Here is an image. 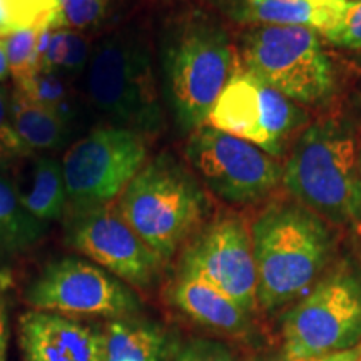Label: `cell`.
<instances>
[{
    "label": "cell",
    "mask_w": 361,
    "mask_h": 361,
    "mask_svg": "<svg viewBox=\"0 0 361 361\" xmlns=\"http://www.w3.org/2000/svg\"><path fill=\"white\" fill-rule=\"evenodd\" d=\"M358 169H360V179H361V144L358 147Z\"/></svg>",
    "instance_id": "e575fe53"
},
{
    "label": "cell",
    "mask_w": 361,
    "mask_h": 361,
    "mask_svg": "<svg viewBox=\"0 0 361 361\" xmlns=\"http://www.w3.org/2000/svg\"><path fill=\"white\" fill-rule=\"evenodd\" d=\"M348 2H358V0H348Z\"/></svg>",
    "instance_id": "8d00e7d4"
},
{
    "label": "cell",
    "mask_w": 361,
    "mask_h": 361,
    "mask_svg": "<svg viewBox=\"0 0 361 361\" xmlns=\"http://www.w3.org/2000/svg\"><path fill=\"white\" fill-rule=\"evenodd\" d=\"M169 300L180 313L218 335L247 340L255 335V314L209 283L180 273L169 286Z\"/></svg>",
    "instance_id": "9a60e30c"
},
{
    "label": "cell",
    "mask_w": 361,
    "mask_h": 361,
    "mask_svg": "<svg viewBox=\"0 0 361 361\" xmlns=\"http://www.w3.org/2000/svg\"><path fill=\"white\" fill-rule=\"evenodd\" d=\"M360 66H361V57H360Z\"/></svg>",
    "instance_id": "74e56055"
},
{
    "label": "cell",
    "mask_w": 361,
    "mask_h": 361,
    "mask_svg": "<svg viewBox=\"0 0 361 361\" xmlns=\"http://www.w3.org/2000/svg\"><path fill=\"white\" fill-rule=\"evenodd\" d=\"M7 346H8V322L6 303L0 300V361H7Z\"/></svg>",
    "instance_id": "f546056e"
},
{
    "label": "cell",
    "mask_w": 361,
    "mask_h": 361,
    "mask_svg": "<svg viewBox=\"0 0 361 361\" xmlns=\"http://www.w3.org/2000/svg\"><path fill=\"white\" fill-rule=\"evenodd\" d=\"M147 137L134 130L106 126L67 149L64 169L67 207L72 214L112 204L144 168Z\"/></svg>",
    "instance_id": "ba28073f"
},
{
    "label": "cell",
    "mask_w": 361,
    "mask_h": 361,
    "mask_svg": "<svg viewBox=\"0 0 361 361\" xmlns=\"http://www.w3.org/2000/svg\"><path fill=\"white\" fill-rule=\"evenodd\" d=\"M358 147L346 121L328 117L311 124L283 166V186L326 223L361 231Z\"/></svg>",
    "instance_id": "7a4b0ae2"
},
{
    "label": "cell",
    "mask_w": 361,
    "mask_h": 361,
    "mask_svg": "<svg viewBox=\"0 0 361 361\" xmlns=\"http://www.w3.org/2000/svg\"><path fill=\"white\" fill-rule=\"evenodd\" d=\"M186 157L211 192L233 204L264 200L283 179L278 157L211 126L191 133Z\"/></svg>",
    "instance_id": "30bf717a"
},
{
    "label": "cell",
    "mask_w": 361,
    "mask_h": 361,
    "mask_svg": "<svg viewBox=\"0 0 361 361\" xmlns=\"http://www.w3.org/2000/svg\"><path fill=\"white\" fill-rule=\"evenodd\" d=\"M11 32L57 30L59 0H0Z\"/></svg>",
    "instance_id": "603a6c76"
},
{
    "label": "cell",
    "mask_w": 361,
    "mask_h": 361,
    "mask_svg": "<svg viewBox=\"0 0 361 361\" xmlns=\"http://www.w3.org/2000/svg\"><path fill=\"white\" fill-rule=\"evenodd\" d=\"M174 361H239L234 351L223 341L196 338L188 341L176 355Z\"/></svg>",
    "instance_id": "4316f807"
},
{
    "label": "cell",
    "mask_w": 361,
    "mask_h": 361,
    "mask_svg": "<svg viewBox=\"0 0 361 361\" xmlns=\"http://www.w3.org/2000/svg\"><path fill=\"white\" fill-rule=\"evenodd\" d=\"M25 211L39 223L61 219L67 209V189L62 162L56 157H39L34 162L30 183L20 191Z\"/></svg>",
    "instance_id": "d6986e66"
},
{
    "label": "cell",
    "mask_w": 361,
    "mask_h": 361,
    "mask_svg": "<svg viewBox=\"0 0 361 361\" xmlns=\"http://www.w3.org/2000/svg\"><path fill=\"white\" fill-rule=\"evenodd\" d=\"M11 29H8L7 20H6V12H4L2 2H0V39H6L7 35H11Z\"/></svg>",
    "instance_id": "d6a6232c"
},
{
    "label": "cell",
    "mask_w": 361,
    "mask_h": 361,
    "mask_svg": "<svg viewBox=\"0 0 361 361\" xmlns=\"http://www.w3.org/2000/svg\"><path fill=\"white\" fill-rule=\"evenodd\" d=\"M258 276V308L264 313L295 305L333 263L331 224L298 201L273 202L251 224Z\"/></svg>",
    "instance_id": "6da1fadb"
},
{
    "label": "cell",
    "mask_w": 361,
    "mask_h": 361,
    "mask_svg": "<svg viewBox=\"0 0 361 361\" xmlns=\"http://www.w3.org/2000/svg\"><path fill=\"white\" fill-rule=\"evenodd\" d=\"M85 89L111 126L149 137L164 128L152 54L142 37L114 34L90 54Z\"/></svg>",
    "instance_id": "5b68a950"
},
{
    "label": "cell",
    "mask_w": 361,
    "mask_h": 361,
    "mask_svg": "<svg viewBox=\"0 0 361 361\" xmlns=\"http://www.w3.org/2000/svg\"><path fill=\"white\" fill-rule=\"evenodd\" d=\"M16 85L17 90L25 97L56 112L66 123L72 124L78 117L79 107L69 80L56 72L39 69L27 78L17 80Z\"/></svg>",
    "instance_id": "44dd1931"
},
{
    "label": "cell",
    "mask_w": 361,
    "mask_h": 361,
    "mask_svg": "<svg viewBox=\"0 0 361 361\" xmlns=\"http://www.w3.org/2000/svg\"><path fill=\"white\" fill-rule=\"evenodd\" d=\"M236 62L228 32L204 17L186 20L169 35L162 71L166 97L180 129L194 133L206 126Z\"/></svg>",
    "instance_id": "277c9868"
},
{
    "label": "cell",
    "mask_w": 361,
    "mask_h": 361,
    "mask_svg": "<svg viewBox=\"0 0 361 361\" xmlns=\"http://www.w3.org/2000/svg\"><path fill=\"white\" fill-rule=\"evenodd\" d=\"M106 12V0H59V29H85L96 25Z\"/></svg>",
    "instance_id": "d4e9b609"
},
{
    "label": "cell",
    "mask_w": 361,
    "mask_h": 361,
    "mask_svg": "<svg viewBox=\"0 0 361 361\" xmlns=\"http://www.w3.org/2000/svg\"><path fill=\"white\" fill-rule=\"evenodd\" d=\"M106 361H168L171 353L169 333L149 319H109L104 326Z\"/></svg>",
    "instance_id": "e0dca14e"
},
{
    "label": "cell",
    "mask_w": 361,
    "mask_h": 361,
    "mask_svg": "<svg viewBox=\"0 0 361 361\" xmlns=\"http://www.w3.org/2000/svg\"><path fill=\"white\" fill-rule=\"evenodd\" d=\"M42 231L44 224L22 206L19 186L0 174V250H25L42 236Z\"/></svg>",
    "instance_id": "ffe728a7"
},
{
    "label": "cell",
    "mask_w": 361,
    "mask_h": 361,
    "mask_svg": "<svg viewBox=\"0 0 361 361\" xmlns=\"http://www.w3.org/2000/svg\"><path fill=\"white\" fill-rule=\"evenodd\" d=\"M17 338L25 361H106L104 329L79 318L27 311L19 318Z\"/></svg>",
    "instance_id": "5bb4252c"
},
{
    "label": "cell",
    "mask_w": 361,
    "mask_h": 361,
    "mask_svg": "<svg viewBox=\"0 0 361 361\" xmlns=\"http://www.w3.org/2000/svg\"><path fill=\"white\" fill-rule=\"evenodd\" d=\"M348 0H238L234 17L246 24L308 27L318 34L333 29Z\"/></svg>",
    "instance_id": "2e32d148"
},
{
    "label": "cell",
    "mask_w": 361,
    "mask_h": 361,
    "mask_svg": "<svg viewBox=\"0 0 361 361\" xmlns=\"http://www.w3.org/2000/svg\"><path fill=\"white\" fill-rule=\"evenodd\" d=\"M328 42L346 49H361V0L348 2L340 22L323 34Z\"/></svg>",
    "instance_id": "484cf974"
},
{
    "label": "cell",
    "mask_w": 361,
    "mask_h": 361,
    "mask_svg": "<svg viewBox=\"0 0 361 361\" xmlns=\"http://www.w3.org/2000/svg\"><path fill=\"white\" fill-rule=\"evenodd\" d=\"M246 71L298 104H322L335 92V71L319 34L308 27L258 25L241 44Z\"/></svg>",
    "instance_id": "52a82bcc"
},
{
    "label": "cell",
    "mask_w": 361,
    "mask_h": 361,
    "mask_svg": "<svg viewBox=\"0 0 361 361\" xmlns=\"http://www.w3.org/2000/svg\"><path fill=\"white\" fill-rule=\"evenodd\" d=\"M361 351V345L355 346V348L351 350H346V351H340V353H331L329 356V361H355L358 358Z\"/></svg>",
    "instance_id": "4dcf8cb0"
},
{
    "label": "cell",
    "mask_w": 361,
    "mask_h": 361,
    "mask_svg": "<svg viewBox=\"0 0 361 361\" xmlns=\"http://www.w3.org/2000/svg\"><path fill=\"white\" fill-rule=\"evenodd\" d=\"M116 206L133 231L164 261L184 250L209 213L200 179L171 154L146 162Z\"/></svg>",
    "instance_id": "3957f363"
},
{
    "label": "cell",
    "mask_w": 361,
    "mask_h": 361,
    "mask_svg": "<svg viewBox=\"0 0 361 361\" xmlns=\"http://www.w3.org/2000/svg\"><path fill=\"white\" fill-rule=\"evenodd\" d=\"M179 271L218 288L252 314L259 310L251 229L239 216L202 226L184 246Z\"/></svg>",
    "instance_id": "7c38bea8"
},
{
    "label": "cell",
    "mask_w": 361,
    "mask_h": 361,
    "mask_svg": "<svg viewBox=\"0 0 361 361\" xmlns=\"http://www.w3.org/2000/svg\"><path fill=\"white\" fill-rule=\"evenodd\" d=\"M0 144L11 154H27L29 152L12 128L11 97H8L7 90L2 87H0Z\"/></svg>",
    "instance_id": "83f0119b"
},
{
    "label": "cell",
    "mask_w": 361,
    "mask_h": 361,
    "mask_svg": "<svg viewBox=\"0 0 361 361\" xmlns=\"http://www.w3.org/2000/svg\"><path fill=\"white\" fill-rule=\"evenodd\" d=\"M25 301L37 311L71 318H129L142 303L133 288L92 261L64 256L54 259L25 290Z\"/></svg>",
    "instance_id": "9c48e42d"
},
{
    "label": "cell",
    "mask_w": 361,
    "mask_h": 361,
    "mask_svg": "<svg viewBox=\"0 0 361 361\" xmlns=\"http://www.w3.org/2000/svg\"><path fill=\"white\" fill-rule=\"evenodd\" d=\"M37 32L39 30L30 29L19 30V32H12L6 39H2L4 51H6L7 56L8 72H11L16 82L40 69L37 54H35Z\"/></svg>",
    "instance_id": "cb8c5ba5"
},
{
    "label": "cell",
    "mask_w": 361,
    "mask_h": 361,
    "mask_svg": "<svg viewBox=\"0 0 361 361\" xmlns=\"http://www.w3.org/2000/svg\"><path fill=\"white\" fill-rule=\"evenodd\" d=\"M306 112L236 62L234 72L207 117V126L245 139L279 157Z\"/></svg>",
    "instance_id": "8fae6325"
},
{
    "label": "cell",
    "mask_w": 361,
    "mask_h": 361,
    "mask_svg": "<svg viewBox=\"0 0 361 361\" xmlns=\"http://www.w3.org/2000/svg\"><path fill=\"white\" fill-rule=\"evenodd\" d=\"M355 361H361V351H360V355H358V358H356Z\"/></svg>",
    "instance_id": "d590c367"
},
{
    "label": "cell",
    "mask_w": 361,
    "mask_h": 361,
    "mask_svg": "<svg viewBox=\"0 0 361 361\" xmlns=\"http://www.w3.org/2000/svg\"><path fill=\"white\" fill-rule=\"evenodd\" d=\"M281 348L298 358L340 353L361 345V261L331 264L283 316Z\"/></svg>",
    "instance_id": "8992f818"
},
{
    "label": "cell",
    "mask_w": 361,
    "mask_h": 361,
    "mask_svg": "<svg viewBox=\"0 0 361 361\" xmlns=\"http://www.w3.org/2000/svg\"><path fill=\"white\" fill-rule=\"evenodd\" d=\"M8 74H11V72H8L7 56H6V51H4L2 39H0V82H2V80H6Z\"/></svg>",
    "instance_id": "1f68e13d"
},
{
    "label": "cell",
    "mask_w": 361,
    "mask_h": 361,
    "mask_svg": "<svg viewBox=\"0 0 361 361\" xmlns=\"http://www.w3.org/2000/svg\"><path fill=\"white\" fill-rule=\"evenodd\" d=\"M66 239L71 247L130 288H151L166 263L112 204L72 214Z\"/></svg>",
    "instance_id": "4fadbf2b"
},
{
    "label": "cell",
    "mask_w": 361,
    "mask_h": 361,
    "mask_svg": "<svg viewBox=\"0 0 361 361\" xmlns=\"http://www.w3.org/2000/svg\"><path fill=\"white\" fill-rule=\"evenodd\" d=\"M329 356L331 355L316 356V358H298V356L288 355L286 351L281 348L279 351H268V353L255 355L250 361H329Z\"/></svg>",
    "instance_id": "f1b7e54d"
},
{
    "label": "cell",
    "mask_w": 361,
    "mask_h": 361,
    "mask_svg": "<svg viewBox=\"0 0 361 361\" xmlns=\"http://www.w3.org/2000/svg\"><path fill=\"white\" fill-rule=\"evenodd\" d=\"M8 156H12L11 152L7 151L6 147L2 146V144H0V166H4L7 162V159H8Z\"/></svg>",
    "instance_id": "836d02e7"
},
{
    "label": "cell",
    "mask_w": 361,
    "mask_h": 361,
    "mask_svg": "<svg viewBox=\"0 0 361 361\" xmlns=\"http://www.w3.org/2000/svg\"><path fill=\"white\" fill-rule=\"evenodd\" d=\"M89 54L87 42L78 32L71 29L54 30L40 69L52 71L71 80L87 69Z\"/></svg>",
    "instance_id": "7402d4cb"
},
{
    "label": "cell",
    "mask_w": 361,
    "mask_h": 361,
    "mask_svg": "<svg viewBox=\"0 0 361 361\" xmlns=\"http://www.w3.org/2000/svg\"><path fill=\"white\" fill-rule=\"evenodd\" d=\"M12 128L27 151H56L66 146L71 124L47 107L30 101L19 90L11 97Z\"/></svg>",
    "instance_id": "ac0fdd59"
}]
</instances>
